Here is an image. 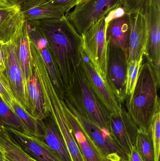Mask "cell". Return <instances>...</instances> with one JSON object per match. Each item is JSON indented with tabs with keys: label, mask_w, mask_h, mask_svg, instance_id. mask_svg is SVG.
<instances>
[{
	"label": "cell",
	"mask_w": 160,
	"mask_h": 161,
	"mask_svg": "<svg viewBox=\"0 0 160 161\" xmlns=\"http://www.w3.org/2000/svg\"><path fill=\"white\" fill-rule=\"evenodd\" d=\"M33 21L47 39L65 89L71 82L82 59V36L68 20L66 15L61 19Z\"/></svg>",
	"instance_id": "1"
},
{
	"label": "cell",
	"mask_w": 160,
	"mask_h": 161,
	"mask_svg": "<svg viewBox=\"0 0 160 161\" xmlns=\"http://www.w3.org/2000/svg\"><path fill=\"white\" fill-rule=\"evenodd\" d=\"M158 79L149 63H143L135 89L127 97V112L139 130L149 134L154 115L160 110Z\"/></svg>",
	"instance_id": "2"
},
{
	"label": "cell",
	"mask_w": 160,
	"mask_h": 161,
	"mask_svg": "<svg viewBox=\"0 0 160 161\" xmlns=\"http://www.w3.org/2000/svg\"><path fill=\"white\" fill-rule=\"evenodd\" d=\"M63 98L81 115L101 128L110 131V113L97 97L80 66L70 84L65 89Z\"/></svg>",
	"instance_id": "3"
},
{
	"label": "cell",
	"mask_w": 160,
	"mask_h": 161,
	"mask_svg": "<svg viewBox=\"0 0 160 161\" xmlns=\"http://www.w3.org/2000/svg\"><path fill=\"white\" fill-rule=\"evenodd\" d=\"M118 8L119 0H85L74 7L66 18L82 36L92 25Z\"/></svg>",
	"instance_id": "4"
},
{
	"label": "cell",
	"mask_w": 160,
	"mask_h": 161,
	"mask_svg": "<svg viewBox=\"0 0 160 161\" xmlns=\"http://www.w3.org/2000/svg\"><path fill=\"white\" fill-rule=\"evenodd\" d=\"M106 16L102 17L92 25L81 36L83 52L98 73L106 81L107 48Z\"/></svg>",
	"instance_id": "5"
},
{
	"label": "cell",
	"mask_w": 160,
	"mask_h": 161,
	"mask_svg": "<svg viewBox=\"0 0 160 161\" xmlns=\"http://www.w3.org/2000/svg\"><path fill=\"white\" fill-rule=\"evenodd\" d=\"M5 69L3 75L15 100L29 113L26 83L17 56L14 37L3 43Z\"/></svg>",
	"instance_id": "6"
},
{
	"label": "cell",
	"mask_w": 160,
	"mask_h": 161,
	"mask_svg": "<svg viewBox=\"0 0 160 161\" xmlns=\"http://www.w3.org/2000/svg\"><path fill=\"white\" fill-rule=\"evenodd\" d=\"M46 107L63 136L72 161H86L82 154L70 127L65 109L64 99L55 92H51L45 97Z\"/></svg>",
	"instance_id": "7"
},
{
	"label": "cell",
	"mask_w": 160,
	"mask_h": 161,
	"mask_svg": "<svg viewBox=\"0 0 160 161\" xmlns=\"http://www.w3.org/2000/svg\"><path fill=\"white\" fill-rule=\"evenodd\" d=\"M106 81L120 103L126 99L127 54L123 50L107 43Z\"/></svg>",
	"instance_id": "8"
},
{
	"label": "cell",
	"mask_w": 160,
	"mask_h": 161,
	"mask_svg": "<svg viewBox=\"0 0 160 161\" xmlns=\"http://www.w3.org/2000/svg\"><path fill=\"white\" fill-rule=\"evenodd\" d=\"M63 99L69 109L75 115L81 127L108 160L117 157L128 159L127 156L117 144L110 131L101 128L81 115L66 99Z\"/></svg>",
	"instance_id": "9"
},
{
	"label": "cell",
	"mask_w": 160,
	"mask_h": 161,
	"mask_svg": "<svg viewBox=\"0 0 160 161\" xmlns=\"http://www.w3.org/2000/svg\"><path fill=\"white\" fill-rule=\"evenodd\" d=\"M109 128L111 135L129 159L136 145L139 129L123 106L118 112L110 114Z\"/></svg>",
	"instance_id": "10"
},
{
	"label": "cell",
	"mask_w": 160,
	"mask_h": 161,
	"mask_svg": "<svg viewBox=\"0 0 160 161\" xmlns=\"http://www.w3.org/2000/svg\"><path fill=\"white\" fill-rule=\"evenodd\" d=\"M26 22L27 33L30 41L34 44L41 57L56 92L63 99L65 86L57 65L49 49L47 39L34 22L28 20H26Z\"/></svg>",
	"instance_id": "11"
},
{
	"label": "cell",
	"mask_w": 160,
	"mask_h": 161,
	"mask_svg": "<svg viewBox=\"0 0 160 161\" xmlns=\"http://www.w3.org/2000/svg\"><path fill=\"white\" fill-rule=\"evenodd\" d=\"M80 67L97 97L110 114L120 111L123 106L122 103L116 98L107 82L98 73L84 53Z\"/></svg>",
	"instance_id": "12"
},
{
	"label": "cell",
	"mask_w": 160,
	"mask_h": 161,
	"mask_svg": "<svg viewBox=\"0 0 160 161\" xmlns=\"http://www.w3.org/2000/svg\"><path fill=\"white\" fill-rule=\"evenodd\" d=\"M146 16L147 22V39L144 56L158 79H160V8L151 3Z\"/></svg>",
	"instance_id": "13"
},
{
	"label": "cell",
	"mask_w": 160,
	"mask_h": 161,
	"mask_svg": "<svg viewBox=\"0 0 160 161\" xmlns=\"http://www.w3.org/2000/svg\"><path fill=\"white\" fill-rule=\"evenodd\" d=\"M128 15L130 24L127 63L143 58L147 39L146 16L140 13Z\"/></svg>",
	"instance_id": "14"
},
{
	"label": "cell",
	"mask_w": 160,
	"mask_h": 161,
	"mask_svg": "<svg viewBox=\"0 0 160 161\" xmlns=\"http://www.w3.org/2000/svg\"><path fill=\"white\" fill-rule=\"evenodd\" d=\"M113 16L106 19V39L108 43L123 50L127 53L129 37L128 15L121 8L110 12Z\"/></svg>",
	"instance_id": "15"
},
{
	"label": "cell",
	"mask_w": 160,
	"mask_h": 161,
	"mask_svg": "<svg viewBox=\"0 0 160 161\" xmlns=\"http://www.w3.org/2000/svg\"><path fill=\"white\" fill-rule=\"evenodd\" d=\"M24 21L19 5L12 0H0V41L2 43L11 41Z\"/></svg>",
	"instance_id": "16"
},
{
	"label": "cell",
	"mask_w": 160,
	"mask_h": 161,
	"mask_svg": "<svg viewBox=\"0 0 160 161\" xmlns=\"http://www.w3.org/2000/svg\"><path fill=\"white\" fill-rule=\"evenodd\" d=\"M8 131L32 158L38 161H61L40 138L5 127Z\"/></svg>",
	"instance_id": "17"
},
{
	"label": "cell",
	"mask_w": 160,
	"mask_h": 161,
	"mask_svg": "<svg viewBox=\"0 0 160 161\" xmlns=\"http://www.w3.org/2000/svg\"><path fill=\"white\" fill-rule=\"evenodd\" d=\"M26 87L29 113L39 121L44 120L49 114L45 104L39 78L33 63L31 74L26 82Z\"/></svg>",
	"instance_id": "18"
},
{
	"label": "cell",
	"mask_w": 160,
	"mask_h": 161,
	"mask_svg": "<svg viewBox=\"0 0 160 161\" xmlns=\"http://www.w3.org/2000/svg\"><path fill=\"white\" fill-rule=\"evenodd\" d=\"M66 114L82 154L86 161H108L81 127L75 115L65 103Z\"/></svg>",
	"instance_id": "19"
},
{
	"label": "cell",
	"mask_w": 160,
	"mask_h": 161,
	"mask_svg": "<svg viewBox=\"0 0 160 161\" xmlns=\"http://www.w3.org/2000/svg\"><path fill=\"white\" fill-rule=\"evenodd\" d=\"M41 139L61 161H72L66 146L57 126L50 115L39 121Z\"/></svg>",
	"instance_id": "20"
},
{
	"label": "cell",
	"mask_w": 160,
	"mask_h": 161,
	"mask_svg": "<svg viewBox=\"0 0 160 161\" xmlns=\"http://www.w3.org/2000/svg\"><path fill=\"white\" fill-rule=\"evenodd\" d=\"M20 6L25 20L61 19L68 13L67 10L62 7L51 4L39 3L36 0H27Z\"/></svg>",
	"instance_id": "21"
},
{
	"label": "cell",
	"mask_w": 160,
	"mask_h": 161,
	"mask_svg": "<svg viewBox=\"0 0 160 161\" xmlns=\"http://www.w3.org/2000/svg\"><path fill=\"white\" fill-rule=\"evenodd\" d=\"M0 152L3 161H38L24 150L5 127L0 128Z\"/></svg>",
	"instance_id": "22"
},
{
	"label": "cell",
	"mask_w": 160,
	"mask_h": 161,
	"mask_svg": "<svg viewBox=\"0 0 160 161\" xmlns=\"http://www.w3.org/2000/svg\"><path fill=\"white\" fill-rule=\"evenodd\" d=\"M17 47V56L23 73L25 83L29 78L33 67L30 40L24 21L14 37Z\"/></svg>",
	"instance_id": "23"
},
{
	"label": "cell",
	"mask_w": 160,
	"mask_h": 161,
	"mask_svg": "<svg viewBox=\"0 0 160 161\" xmlns=\"http://www.w3.org/2000/svg\"><path fill=\"white\" fill-rule=\"evenodd\" d=\"M11 108L23 127V132L41 139L42 132L39 121L33 117L15 100L12 101Z\"/></svg>",
	"instance_id": "24"
},
{
	"label": "cell",
	"mask_w": 160,
	"mask_h": 161,
	"mask_svg": "<svg viewBox=\"0 0 160 161\" xmlns=\"http://www.w3.org/2000/svg\"><path fill=\"white\" fill-rule=\"evenodd\" d=\"M135 146L144 161H155L154 146L150 133L147 134L139 130Z\"/></svg>",
	"instance_id": "25"
},
{
	"label": "cell",
	"mask_w": 160,
	"mask_h": 161,
	"mask_svg": "<svg viewBox=\"0 0 160 161\" xmlns=\"http://www.w3.org/2000/svg\"><path fill=\"white\" fill-rule=\"evenodd\" d=\"M2 127L23 131V127L18 117L0 97V128Z\"/></svg>",
	"instance_id": "26"
},
{
	"label": "cell",
	"mask_w": 160,
	"mask_h": 161,
	"mask_svg": "<svg viewBox=\"0 0 160 161\" xmlns=\"http://www.w3.org/2000/svg\"><path fill=\"white\" fill-rule=\"evenodd\" d=\"M143 58L133 60L128 63L126 84V95L127 97L132 94L138 80L139 71L142 67Z\"/></svg>",
	"instance_id": "27"
},
{
	"label": "cell",
	"mask_w": 160,
	"mask_h": 161,
	"mask_svg": "<svg viewBox=\"0 0 160 161\" xmlns=\"http://www.w3.org/2000/svg\"><path fill=\"white\" fill-rule=\"evenodd\" d=\"M151 3V0H119V6L126 14L137 13L146 15Z\"/></svg>",
	"instance_id": "28"
},
{
	"label": "cell",
	"mask_w": 160,
	"mask_h": 161,
	"mask_svg": "<svg viewBox=\"0 0 160 161\" xmlns=\"http://www.w3.org/2000/svg\"><path fill=\"white\" fill-rule=\"evenodd\" d=\"M150 135L155 152V161H159L160 151V110L154 115L150 127Z\"/></svg>",
	"instance_id": "29"
},
{
	"label": "cell",
	"mask_w": 160,
	"mask_h": 161,
	"mask_svg": "<svg viewBox=\"0 0 160 161\" xmlns=\"http://www.w3.org/2000/svg\"><path fill=\"white\" fill-rule=\"evenodd\" d=\"M0 97L12 109L11 104L15 100L5 78L3 73L0 71Z\"/></svg>",
	"instance_id": "30"
},
{
	"label": "cell",
	"mask_w": 160,
	"mask_h": 161,
	"mask_svg": "<svg viewBox=\"0 0 160 161\" xmlns=\"http://www.w3.org/2000/svg\"><path fill=\"white\" fill-rule=\"evenodd\" d=\"M40 4L48 3L58 6L62 7L67 10L68 13L76 6L78 0H36Z\"/></svg>",
	"instance_id": "31"
},
{
	"label": "cell",
	"mask_w": 160,
	"mask_h": 161,
	"mask_svg": "<svg viewBox=\"0 0 160 161\" xmlns=\"http://www.w3.org/2000/svg\"><path fill=\"white\" fill-rule=\"evenodd\" d=\"M128 160L129 161H144L137 151L136 146H134L132 148L129 156Z\"/></svg>",
	"instance_id": "32"
},
{
	"label": "cell",
	"mask_w": 160,
	"mask_h": 161,
	"mask_svg": "<svg viewBox=\"0 0 160 161\" xmlns=\"http://www.w3.org/2000/svg\"><path fill=\"white\" fill-rule=\"evenodd\" d=\"M5 69L4 58L3 50V43L0 41V71L3 73Z\"/></svg>",
	"instance_id": "33"
},
{
	"label": "cell",
	"mask_w": 160,
	"mask_h": 161,
	"mask_svg": "<svg viewBox=\"0 0 160 161\" xmlns=\"http://www.w3.org/2000/svg\"><path fill=\"white\" fill-rule=\"evenodd\" d=\"M108 161H129L127 159L124 158H120V157H118V158H115L109 160Z\"/></svg>",
	"instance_id": "34"
},
{
	"label": "cell",
	"mask_w": 160,
	"mask_h": 161,
	"mask_svg": "<svg viewBox=\"0 0 160 161\" xmlns=\"http://www.w3.org/2000/svg\"><path fill=\"white\" fill-rule=\"evenodd\" d=\"M151 3L157 7L160 8V0H151Z\"/></svg>",
	"instance_id": "35"
},
{
	"label": "cell",
	"mask_w": 160,
	"mask_h": 161,
	"mask_svg": "<svg viewBox=\"0 0 160 161\" xmlns=\"http://www.w3.org/2000/svg\"><path fill=\"white\" fill-rule=\"evenodd\" d=\"M12 1H13V2H15L16 3L20 5H21L22 4H23V3H24V2L27 1V0H12Z\"/></svg>",
	"instance_id": "36"
},
{
	"label": "cell",
	"mask_w": 160,
	"mask_h": 161,
	"mask_svg": "<svg viewBox=\"0 0 160 161\" xmlns=\"http://www.w3.org/2000/svg\"><path fill=\"white\" fill-rule=\"evenodd\" d=\"M85 1V0H78V4L82 3V2H83L84 1Z\"/></svg>",
	"instance_id": "37"
},
{
	"label": "cell",
	"mask_w": 160,
	"mask_h": 161,
	"mask_svg": "<svg viewBox=\"0 0 160 161\" xmlns=\"http://www.w3.org/2000/svg\"><path fill=\"white\" fill-rule=\"evenodd\" d=\"M0 161H3V158H2V155H1V152H0Z\"/></svg>",
	"instance_id": "38"
}]
</instances>
